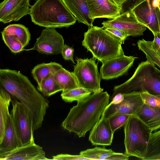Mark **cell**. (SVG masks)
I'll return each mask as SVG.
<instances>
[{"mask_svg": "<svg viewBox=\"0 0 160 160\" xmlns=\"http://www.w3.org/2000/svg\"><path fill=\"white\" fill-rule=\"evenodd\" d=\"M0 84L22 103L31 120L33 130L41 128L49 101L38 91L28 78L19 71L1 69Z\"/></svg>", "mask_w": 160, "mask_h": 160, "instance_id": "1", "label": "cell"}, {"mask_svg": "<svg viewBox=\"0 0 160 160\" xmlns=\"http://www.w3.org/2000/svg\"><path fill=\"white\" fill-rule=\"evenodd\" d=\"M110 96L107 92L92 93L85 99L78 102L62 122L63 128L84 137L99 122L106 108L109 104Z\"/></svg>", "mask_w": 160, "mask_h": 160, "instance_id": "2", "label": "cell"}, {"mask_svg": "<svg viewBox=\"0 0 160 160\" xmlns=\"http://www.w3.org/2000/svg\"><path fill=\"white\" fill-rule=\"evenodd\" d=\"M29 14L32 22L46 28H68L77 20L62 0H37Z\"/></svg>", "mask_w": 160, "mask_h": 160, "instance_id": "3", "label": "cell"}, {"mask_svg": "<svg viewBox=\"0 0 160 160\" xmlns=\"http://www.w3.org/2000/svg\"><path fill=\"white\" fill-rule=\"evenodd\" d=\"M110 98L112 100L118 93L146 91L160 95V70L149 59L139 64L132 77L124 83L115 86Z\"/></svg>", "mask_w": 160, "mask_h": 160, "instance_id": "4", "label": "cell"}, {"mask_svg": "<svg viewBox=\"0 0 160 160\" xmlns=\"http://www.w3.org/2000/svg\"><path fill=\"white\" fill-rule=\"evenodd\" d=\"M82 45L93 58L103 62L112 58L124 54L121 43L107 32L103 27L92 25L84 33Z\"/></svg>", "mask_w": 160, "mask_h": 160, "instance_id": "5", "label": "cell"}, {"mask_svg": "<svg viewBox=\"0 0 160 160\" xmlns=\"http://www.w3.org/2000/svg\"><path fill=\"white\" fill-rule=\"evenodd\" d=\"M125 154L142 160L152 131L140 119L131 115L124 125Z\"/></svg>", "mask_w": 160, "mask_h": 160, "instance_id": "6", "label": "cell"}, {"mask_svg": "<svg viewBox=\"0 0 160 160\" xmlns=\"http://www.w3.org/2000/svg\"><path fill=\"white\" fill-rule=\"evenodd\" d=\"M77 63L72 72L79 86L91 91L92 93L102 92L100 87L101 77L98 65L93 58H77Z\"/></svg>", "mask_w": 160, "mask_h": 160, "instance_id": "7", "label": "cell"}, {"mask_svg": "<svg viewBox=\"0 0 160 160\" xmlns=\"http://www.w3.org/2000/svg\"><path fill=\"white\" fill-rule=\"evenodd\" d=\"M144 104L140 92L119 93L112 99L104 110L101 117L108 118L117 114L134 115Z\"/></svg>", "mask_w": 160, "mask_h": 160, "instance_id": "8", "label": "cell"}, {"mask_svg": "<svg viewBox=\"0 0 160 160\" xmlns=\"http://www.w3.org/2000/svg\"><path fill=\"white\" fill-rule=\"evenodd\" d=\"M10 115L22 146L35 142L32 122L22 103L13 98Z\"/></svg>", "mask_w": 160, "mask_h": 160, "instance_id": "9", "label": "cell"}, {"mask_svg": "<svg viewBox=\"0 0 160 160\" xmlns=\"http://www.w3.org/2000/svg\"><path fill=\"white\" fill-rule=\"evenodd\" d=\"M102 24L103 28H116L123 32L128 36H141L147 28L138 21L132 11L121 13L113 19L104 21Z\"/></svg>", "mask_w": 160, "mask_h": 160, "instance_id": "10", "label": "cell"}, {"mask_svg": "<svg viewBox=\"0 0 160 160\" xmlns=\"http://www.w3.org/2000/svg\"><path fill=\"white\" fill-rule=\"evenodd\" d=\"M64 44L62 36L55 28H47L42 30L33 47L29 50L46 54H61Z\"/></svg>", "mask_w": 160, "mask_h": 160, "instance_id": "11", "label": "cell"}, {"mask_svg": "<svg viewBox=\"0 0 160 160\" xmlns=\"http://www.w3.org/2000/svg\"><path fill=\"white\" fill-rule=\"evenodd\" d=\"M136 58L123 54L107 60L102 62L100 75L103 79L117 78L126 73Z\"/></svg>", "mask_w": 160, "mask_h": 160, "instance_id": "12", "label": "cell"}, {"mask_svg": "<svg viewBox=\"0 0 160 160\" xmlns=\"http://www.w3.org/2000/svg\"><path fill=\"white\" fill-rule=\"evenodd\" d=\"M30 0H4L0 4V21L3 23L17 21L29 14Z\"/></svg>", "mask_w": 160, "mask_h": 160, "instance_id": "13", "label": "cell"}, {"mask_svg": "<svg viewBox=\"0 0 160 160\" xmlns=\"http://www.w3.org/2000/svg\"><path fill=\"white\" fill-rule=\"evenodd\" d=\"M138 21L148 28L153 34L160 33L156 8L151 5V0H146L132 10Z\"/></svg>", "mask_w": 160, "mask_h": 160, "instance_id": "14", "label": "cell"}, {"mask_svg": "<svg viewBox=\"0 0 160 160\" xmlns=\"http://www.w3.org/2000/svg\"><path fill=\"white\" fill-rule=\"evenodd\" d=\"M0 160H50L46 157L45 152L35 142L22 146L4 154L0 155Z\"/></svg>", "mask_w": 160, "mask_h": 160, "instance_id": "15", "label": "cell"}, {"mask_svg": "<svg viewBox=\"0 0 160 160\" xmlns=\"http://www.w3.org/2000/svg\"><path fill=\"white\" fill-rule=\"evenodd\" d=\"M90 17L114 18L121 13L120 8L111 0H87Z\"/></svg>", "mask_w": 160, "mask_h": 160, "instance_id": "16", "label": "cell"}, {"mask_svg": "<svg viewBox=\"0 0 160 160\" xmlns=\"http://www.w3.org/2000/svg\"><path fill=\"white\" fill-rule=\"evenodd\" d=\"M113 134L108 118L101 117L91 129L88 140L92 145L108 146L112 143Z\"/></svg>", "mask_w": 160, "mask_h": 160, "instance_id": "17", "label": "cell"}, {"mask_svg": "<svg viewBox=\"0 0 160 160\" xmlns=\"http://www.w3.org/2000/svg\"><path fill=\"white\" fill-rule=\"evenodd\" d=\"M21 146V141L10 113L6 124L3 138L0 143V155Z\"/></svg>", "mask_w": 160, "mask_h": 160, "instance_id": "18", "label": "cell"}, {"mask_svg": "<svg viewBox=\"0 0 160 160\" xmlns=\"http://www.w3.org/2000/svg\"><path fill=\"white\" fill-rule=\"evenodd\" d=\"M65 6L79 23L89 27L93 25L94 20L90 17L87 0H62Z\"/></svg>", "mask_w": 160, "mask_h": 160, "instance_id": "19", "label": "cell"}, {"mask_svg": "<svg viewBox=\"0 0 160 160\" xmlns=\"http://www.w3.org/2000/svg\"><path fill=\"white\" fill-rule=\"evenodd\" d=\"M134 115L152 132L160 129V108L152 107L144 103Z\"/></svg>", "mask_w": 160, "mask_h": 160, "instance_id": "20", "label": "cell"}, {"mask_svg": "<svg viewBox=\"0 0 160 160\" xmlns=\"http://www.w3.org/2000/svg\"><path fill=\"white\" fill-rule=\"evenodd\" d=\"M11 95L0 86V143L2 140L6 124L10 113L9 107L12 99Z\"/></svg>", "mask_w": 160, "mask_h": 160, "instance_id": "21", "label": "cell"}, {"mask_svg": "<svg viewBox=\"0 0 160 160\" xmlns=\"http://www.w3.org/2000/svg\"><path fill=\"white\" fill-rule=\"evenodd\" d=\"M62 67L60 64L55 62L42 63L35 66L32 70L31 73L38 85Z\"/></svg>", "mask_w": 160, "mask_h": 160, "instance_id": "22", "label": "cell"}, {"mask_svg": "<svg viewBox=\"0 0 160 160\" xmlns=\"http://www.w3.org/2000/svg\"><path fill=\"white\" fill-rule=\"evenodd\" d=\"M52 74L56 81L61 88L62 91L79 87L73 72H69L63 67Z\"/></svg>", "mask_w": 160, "mask_h": 160, "instance_id": "23", "label": "cell"}, {"mask_svg": "<svg viewBox=\"0 0 160 160\" xmlns=\"http://www.w3.org/2000/svg\"><path fill=\"white\" fill-rule=\"evenodd\" d=\"M2 32L16 37L24 47L29 44L30 40L31 35L28 28L21 24H10L4 28Z\"/></svg>", "mask_w": 160, "mask_h": 160, "instance_id": "24", "label": "cell"}, {"mask_svg": "<svg viewBox=\"0 0 160 160\" xmlns=\"http://www.w3.org/2000/svg\"><path fill=\"white\" fill-rule=\"evenodd\" d=\"M143 160H160V130L152 133Z\"/></svg>", "mask_w": 160, "mask_h": 160, "instance_id": "25", "label": "cell"}, {"mask_svg": "<svg viewBox=\"0 0 160 160\" xmlns=\"http://www.w3.org/2000/svg\"><path fill=\"white\" fill-rule=\"evenodd\" d=\"M92 92L82 87H78L69 90L62 91L61 96L62 99L66 102L74 101H82L90 96Z\"/></svg>", "mask_w": 160, "mask_h": 160, "instance_id": "26", "label": "cell"}, {"mask_svg": "<svg viewBox=\"0 0 160 160\" xmlns=\"http://www.w3.org/2000/svg\"><path fill=\"white\" fill-rule=\"evenodd\" d=\"M37 90L44 97H48L62 90L56 81L53 74L44 79L38 85Z\"/></svg>", "mask_w": 160, "mask_h": 160, "instance_id": "27", "label": "cell"}, {"mask_svg": "<svg viewBox=\"0 0 160 160\" xmlns=\"http://www.w3.org/2000/svg\"><path fill=\"white\" fill-rule=\"evenodd\" d=\"M111 149H107L104 147L103 148L95 147L81 151L79 154L88 158V160H106L114 152Z\"/></svg>", "mask_w": 160, "mask_h": 160, "instance_id": "28", "label": "cell"}, {"mask_svg": "<svg viewBox=\"0 0 160 160\" xmlns=\"http://www.w3.org/2000/svg\"><path fill=\"white\" fill-rule=\"evenodd\" d=\"M137 45L139 50L145 54L147 59L160 67V56L152 47V41L142 39L138 41Z\"/></svg>", "mask_w": 160, "mask_h": 160, "instance_id": "29", "label": "cell"}, {"mask_svg": "<svg viewBox=\"0 0 160 160\" xmlns=\"http://www.w3.org/2000/svg\"><path fill=\"white\" fill-rule=\"evenodd\" d=\"M2 39L11 51L14 53L20 52L24 50V47L15 36L1 32Z\"/></svg>", "mask_w": 160, "mask_h": 160, "instance_id": "30", "label": "cell"}, {"mask_svg": "<svg viewBox=\"0 0 160 160\" xmlns=\"http://www.w3.org/2000/svg\"><path fill=\"white\" fill-rule=\"evenodd\" d=\"M131 115L117 114L108 118L110 124L113 132L121 127L124 126Z\"/></svg>", "mask_w": 160, "mask_h": 160, "instance_id": "31", "label": "cell"}, {"mask_svg": "<svg viewBox=\"0 0 160 160\" xmlns=\"http://www.w3.org/2000/svg\"><path fill=\"white\" fill-rule=\"evenodd\" d=\"M144 103L150 106L160 108V95L151 94L146 91L140 92Z\"/></svg>", "mask_w": 160, "mask_h": 160, "instance_id": "32", "label": "cell"}, {"mask_svg": "<svg viewBox=\"0 0 160 160\" xmlns=\"http://www.w3.org/2000/svg\"><path fill=\"white\" fill-rule=\"evenodd\" d=\"M104 29L119 41L121 44H124L125 40L128 37L123 32L116 28H106Z\"/></svg>", "mask_w": 160, "mask_h": 160, "instance_id": "33", "label": "cell"}, {"mask_svg": "<svg viewBox=\"0 0 160 160\" xmlns=\"http://www.w3.org/2000/svg\"><path fill=\"white\" fill-rule=\"evenodd\" d=\"M146 0H126L121 7V13L132 11L134 8Z\"/></svg>", "mask_w": 160, "mask_h": 160, "instance_id": "34", "label": "cell"}, {"mask_svg": "<svg viewBox=\"0 0 160 160\" xmlns=\"http://www.w3.org/2000/svg\"><path fill=\"white\" fill-rule=\"evenodd\" d=\"M52 160H87L88 158L79 154L72 155L68 154H61L52 157Z\"/></svg>", "mask_w": 160, "mask_h": 160, "instance_id": "35", "label": "cell"}, {"mask_svg": "<svg viewBox=\"0 0 160 160\" xmlns=\"http://www.w3.org/2000/svg\"><path fill=\"white\" fill-rule=\"evenodd\" d=\"M74 49L67 44H64L63 47L61 54L63 58L67 60H70L75 63L73 58Z\"/></svg>", "mask_w": 160, "mask_h": 160, "instance_id": "36", "label": "cell"}, {"mask_svg": "<svg viewBox=\"0 0 160 160\" xmlns=\"http://www.w3.org/2000/svg\"><path fill=\"white\" fill-rule=\"evenodd\" d=\"M154 39L152 41V47L160 56V33L153 34Z\"/></svg>", "mask_w": 160, "mask_h": 160, "instance_id": "37", "label": "cell"}, {"mask_svg": "<svg viewBox=\"0 0 160 160\" xmlns=\"http://www.w3.org/2000/svg\"><path fill=\"white\" fill-rule=\"evenodd\" d=\"M129 156L125 153L114 152L108 159V160H128Z\"/></svg>", "mask_w": 160, "mask_h": 160, "instance_id": "38", "label": "cell"}, {"mask_svg": "<svg viewBox=\"0 0 160 160\" xmlns=\"http://www.w3.org/2000/svg\"><path fill=\"white\" fill-rule=\"evenodd\" d=\"M113 2L117 4L121 8V7L123 3L125 2L126 0H111Z\"/></svg>", "mask_w": 160, "mask_h": 160, "instance_id": "39", "label": "cell"}, {"mask_svg": "<svg viewBox=\"0 0 160 160\" xmlns=\"http://www.w3.org/2000/svg\"><path fill=\"white\" fill-rule=\"evenodd\" d=\"M151 3L153 8H156L158 7L159 4L158 0H151Z\"/></svg>", "mask_w": 160, "mask_h": 160, "instance_id": "40", "label": "cell"}, {"mask_svg": "<svg viewBox=\"0 0 160 160\" xmlns=\"http://www.w3.org/2000/svg\"><path fill=\"white\" fill-rule=\"evenodd\" d=\"M156 11L160 31V11L158 8H156Z\"/></svg>", "mask_w": 160, "mask_h": 160, "instance_id": "41", "label": "cell"}, {"mask_svg": "<svg viewBox=\"0 0 160 160\" xmlns=\"http://www.w3.org/2000/svg\"><path fill=\"white\" fill-rule=\"evenodd\" d=\"M159 1V4L158 7V8L159 9V10L160 11V0H158Z\"/></svg>", "mask_w": 160, "mask_h": 160, "instance_id": "42", "label": "cell"}]
</instances>
